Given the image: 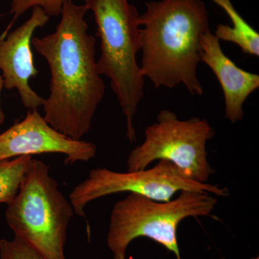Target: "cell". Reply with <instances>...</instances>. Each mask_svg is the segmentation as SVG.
I'll list each match as a JSON object with an SVG mask.
<instances>
[{
    "instance_id": "obj_3",
    "label": "cell",
    "mask_w": 259,
    "mask_h": 259,
    "mask_svg": "<svg viewBox=\"0 0 259 259\" xmlns=\"http://www.w3.org/2000/svg\"><path fill=\"white\" fill-rule=\"evenodd\" d=\"M93 12L100 40L97 61L100 75L110 85L126 119V138L136 141L135 116L144 95V79L137 61L141 51L139 13L129 0H84Z\"/></svg>"
},
{
    "instance_id": "obj_16",
    "label": "cell",
    "mask_w": 259,
    "mask_h": 259,
    "mask_svg": "<svg viewBox=\"0 0 259 259\" xmlns=\"http://www.w3.org/2000/svg\"><path fill=\"white\" fill-rule=\"evenodd\" d=\"M114 259H125V254H124V253H115V254H114Z\"/></svg>"
},
{
    "instance_id": "obj_7",
    "label": "cell",
    "mask_w": 259,
    "mask_h": 259,
    "mask_svg": "<svg viewBox=\"0 0 259 259\" xmlns=\"http://www.w3.org/2000/svg\"><path fill=\"white\" fill-rule=\"evenodd\" d=\"M182 191L207 192L218 197L229 195L228 189L191 180L171 162L161 160L153 168L125 173L106 168H95L86 180L74 187L69 199L74 212L84 217L87 204L110 194L129 192L158 202H168Z\"/></svg>"
},
{
    "instance_id": "obj_2",
    "label": "cell",
    "mask_w": 259,
    "mask_h": 259,
    "mask_svg": "<svg viewBox=\"0 0 259 259\" xmlns=\"http://www.w3.org/2000/svg\"><path fill=\"white\" fill-rule=\"evenodd\" d=\"M141 74L155 88L185 85L192 95L204 90L197 76L201 39L210 30L202 0L148 2L139 15Z\"/></svg>"
},
{
    "instance_id": "obj_14",
    "label": "cell",
    "mask_w": 259,
    "mask_h": 259,
    "mask_svg": "<svg viewBox=\"0 0 259 259\" xmlns=\"http://www.w3.org/2000/svg\"><path fill=\"white\" fill-rule=\"evenodd\" d=\"M0 259H46L20 238L0 240Z\"/></svg>"
},
{
    "instance_id": "obj_1",
    "label": "cell",
    "mask_w": 259,
    "mask_h": 259,
    "mask_svg": "<svg viewBox=\"0 0 259 259\" xmlns=\"http://www.w3.org/2000/svg\"><path fill=\"white\" fill-rule=\"evenodd\" d=\"M85 5L67 1L55 31L32 37V45L50 67V95L44 118L56 131L81 140L91 127L105 93L95 59L96 39L88 32Z\"/></svg>"
},
{
    "instance_id": "obj_8",
    "label": "cell",
    "mask_w": 259,
    "mask_h": 259,
    "mask_svg": "<svg viewBox=\"0 0 259 259\" xmlns=\"http://www.w3.org/2000/svg\"><path fill=\"white\" fill-rule=\"evenodd\" d=\"M42 153H60L66 156V164H72L93 159L97 146L56 131L37 110H29L23 120L0 134V161Z\"/></svg>"
},
{
    "instance_id": "obj_5",
    "label": "cell",
    "mask_w": 259,
    "mask_h": 259,
    "mask_svg": "<svg viewBox=\"0 0 259 259\" xmlns=\"http://www.w3.org/2000/svg\"><path fill=\"white\" fill-rule=\"evenodd\" d=\"M218 200L207 192L182 191L176 199L158 202L129 193L112 209L107 243L115 253H124L141 237L150 238L181 258L177 229L184 220L211 216Z\"/></svg>"
},
{
    "instance_id": "obj_6",
    "label": "cell",
    "mask_w": 259,
    "mask_h": 259,
    "mask_svg": "<svg viewBox=\"0 0 259 259\" xmlns=\"http://www.w3.org/2000/svg\"><path fill=\"white\" fill-rule=\"evenodd\" d=\"M214 136L206 119L192 117L181 120L175 112L162 110L156 122L145 130V140L127 158V171L144 170L153 161L171 162L187 178L206 183L214 169L206 150Z\"/></svg>"
},
{
    "instance_id": "obj_15",
    "label": "cell",
    "mask_w": 259,
    "mask_h": 259,
    "mask_svg": "<svg viewBox=\"0 0 259 259\" xmlns=\"http://www.w3.org/2000/svg\"><path fill=\"white\" fill-rule=\"evenodd\" d=\"M4 86V79H3V76L0 75V126L3 125V122H5V115L4 112L3 111V109H2L1 107V93Z\"/></svg>"
},
{
    "instance_id": "obj_17",
    "label": "cell",
    "mask_w": 259,
    "mask_h": 259,
    "mask_svg": "<svg viewBox=\"0 0 259 259\" xmlns=\"http://www.w3.org/2000/svg\"><path fill=\"white\" fill-rule=\"evenodd\" d=\"M252 259H258V257H256V258H252Z\"/></svg>"
},
{
    "instance_id": "obj_4",
    "label": "cell",
    "mask_w": 259,
    "mask_h": 259,
    "mask_svg": "<svg viewBox=\"0 0 259 259\" xmlns=\"http://www.w3.org/2000/svg\"><path fill=\"white\" fill-rule=\"evenodd\" d=\"M7 205L5 219L15 237L44 258L66 259V233L74 210L47 163L32 158L18 194Z\"/></svg>"
},
{
    "instance_id": "obj_11",
    "label": "cell",
    "mask_w": 259,
    "mask_h": 259,
    "mask_svg": "<svg viewBox=\"0 0 259 259\" xmlns=\"http://www.w3.org/2000/svg\"><path fill=\"white\" fill-rule=\"evenodd\" d=\"M212 1L223 8L232 23V26L224 24L218 25L214 34L218 40L233 42L240 47L244 54L258 57V32L245 21L232 4L231 0Z\"/></svg>"
},
{
    "instance_id": "obj_10",
    "label": "cell",
    "mask_w": 259,
    "mask_h": 259,
    "mask_svg": "<svg viewBox=\"0 0 259 259\" xmlns=\"http://www.w3.org/2000/svg\"><path fill=\"white\" fill-rule=\"evenodd\" d=\"M200 61L212 70L225 98V117L232 123L243 120V105L259 88V76L238 67L226 55L221 41L210 30L201 39Z\"/></svg>"
},
{
    "instance_id": "obj_13",
    "label": "cell",
    "mask_w": 259,
    "mask_h": 259,
    "mask_svg": "<svg viewBox=\"0 0 259 259\" xmlns=\"http://www.w3.org/2000/svg\"><path fill=\"white\" fill-rule=\"evenodd\" d=\"M67 1L73 0H13L11 3L10 14L13 15V19L8 28L6 29L2 36L5 37L7 32L23 13L34 7H40L49 17H58L61 15L63 6Z\"/></svg>"
},
{
    "instance_id": "obj_12",
    "label": "cell",
    "mask_w": 259,
    "mask_h": 259,
    "mask_svg": "<svg viewBox=\"0 0 259 259\" xmlns=\"http://www.w3.org/2000/svg\"><path fill=\"white\" fill-rule=\"evenodd\" d=\"M32 159L23 156L0 161V203L9 204L15 198Z\"/></svg>"
},
{
    "instance_id": "obj_9",
    "label": "cell",
    "mask_w": 259,
    "mask_h": 259,
    "mask_svg": "<svg viewBox=\"0 0 259 259\" xmlns=\"http://www.w3.org/2000/svg\"><path fill=\"white\" fill-rule=\"evenodd\" d=\"M49 19L41 8L34 7L31 17L25 23L5 37H0V69L4 88L16 89L23 106L29 110H37L45 102L29 81L38 74L31 50L32 35L37 28L47 25Z\"/></svg>"
}]
</instances>
